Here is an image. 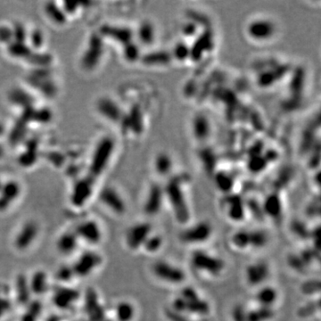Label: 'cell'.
<instances>
[{"mask_svg": "<svg viewBox=\"0 0 321 321\" xmlns=\"http://www.w3.org/2000/svg\"><path fill=\"white\" fill-rule=\"evenodd\" d=\"M188 271L202 281L221 280L227 270L226 260L207 247L192 249L188 258Z\"/></svg>", "mask_w": 321, "mask_h": 321, "instance_id": "cell-1", "label": "cell"}, {"mask_svg": "<svg viewBox=\"0 0 321 321\" xmlns=\"http://www.w3.org/2000/svg\"><path fill=\"white\" fill-rule=\"evenodd\" d=\"M168 307L188 316L194 321H205L213 312L209 300L201 291L189 285L179 288V293L172 299Z\"/></svg>", "mask_w": 321, "mask_h": 321, "instance_id": "cell-2", "label": "cell"}, {"mask_svg": "<svg viewBox=\"0 0 321 321\" xmlns=\"http://www.w3.org/2000/svg\"><path fill=\"white\" fill-rule=\"evenodd\" d=\"M270 243V235L262 227H238L227 235L230 251L245 255L264 250Z\"/></svg>", "mask_w": 321, "mask_h": 321, "instance_id": "cell-3", "label": "cell"}, {"mask_svg": "<svg viewBox=\"0 0 321 321\" xmlns=\"http://www.w3.org/2000/svg\"><path fill=\"white\" fill-rule=\"evenodd\" d=\"M149 273L155 282L171 288H181L189 279V271L169 259L158 258L149 266Z\"/></svg>", "mask_w": 321, "mask_h": 321, "instance_id": "cell-4", "label": "cell"}, {"mask_svg": "<svg viewBox=\"0 0 321 321\" xmlns=\"http://www.w3.org/2000/svg\"><path fill=\"white\" fill-rule=\"evenodd\" d=\"M215 236V227L211 220L202 219L192 220L185 226H182L178 232V241L180 244L192 249L207 247Z\"/></svg>", "mask_w": 321, "mask_h": 321, "instance_id": "cell-5", "label": "cell"}, {"mask_svg": "<svg viewBox=\"0 0 321 321\" xmlns=\"http://www.w3.org/2000/svg\"><path fill=\"white\" fill-rule=\"evenodd\" d=\"M272 273V266L268 261L255 260L245 266L243 278L247 286L255 290L269 284Z\"/></svg>", "mask_w": 321, "mask_h": 321, "instance_id": "cell-6", "label": "cell"}, {"mask_svg": "<svg viewBox=\"0 0 321 321\" xmlns=\"http://www.w3.org/2000/svg\"><path fill=\"white\" fill-rule=\"evenodd\" d=\"M155 231L150 221H137L128 227L124 236L126 247L131 251H141L144 244Z\"/></svg>", "mask_w": 321, "mask_h": 321, "instance_id": "cell-7", "label": "cell"}, {"mask_svg": "<svg viewBox=\"0 0 321 321\" xmlns=\"http://www.w3.org/2000/svg\"><path fill=\"white\" fill-rule=\"evenodd\" d=\"M248 37L257 41H266L272 39L277 32L276 25L267 18H255L246 26Z\"/></svg>", "mask_w": 321, "mask_h": 321, "instance_id": "cell-8", "label": "cell"}, {"mask_svg": "<svg viewBox=\"0 0 321 321\" xmlns=\"http://www.w3.org/2000/svg\"><path fill=\"white\" fill-rule=\"evenodd\" d=\"M221 213L227 222L240 225L247 218V207L240 199L225 200L220 204Z\"/></svg>", "mask_w": 321, "mask_h": 321, "instance_id": "cell-9", "label": "cell"}, {"mask_svg": "<svg viewBox=\"0 0 321 321\" xmlns=\"http://www.w3.org/2000/svg\"><path fill=\"white\" fill-rule=\"evenodd\" d=\"M280 300V293L279 288L273 285L267 284L255 289L254 296V304L262 307L275 309Z\"/></svg>", "mask_w": 321, "mask_h": 321, "instance_id": "cell-10", "label": "cell"}, {"mask_svg": "<svg viewBox=\"0 0 321 321\" xmlns=\"http://www.w3.org/2000/svg\"><path fill=\"white\" fill-rule=\"evenodd\" d=\"M165 202V194L164 190H161L159 188L151 190L147 194L146 201L144 202V213L147 217L158 216L160 214Z\"/></svg>", "mask_w": 321, "mask_h": 321, "instance_id": "cell-11", "label": "cell"}, {"mask_svg": "<svg viewBox=\"0 0 321 321\" xmlns=\"http://www.w3.org/2000/svg\"><path fill=\"white\" fill-rule=\"evenodd\" d=\"M75 234L79 239H83L88 244H98L101 241V227L94 220H85L80 223Z\"/></svg>", "mask_w": 321, "mask_h": 321, "instance_id": "cell-12", "label": "cell"}, {"mask_svg": "<svg viewBox=\"0 0 321 321\" xmlns=\"http://www.w3.org/2000/svg\"><path fill=\"white\" fill-rule=\"evenodd\" d=\"M100 263V258L95 253H87L80 255L78 258L76 265L74 267V272L80 276H87L94 271Z\"/></svg>", "mask_w": 321, "mask_h": 321, "instance_id": "cell-13", "label": "cell"}, {"mask_svg": "<svg viewBox=\"0 0 321 321\" xmlns=\"http://www.w3.org/2000/svg\"><path fill=\"white\" fill-rule=\"evenodd\" d=\"M165 244H166L165 237L160 231L155 230L151 235L150 238L147 239L146 244H144L141 251H143L145 255L154 257L160 255L161 251L165 247Z\"/></svg>", "mask_w": 321, "mask_h": 321, "instance_id": "cell-14", "label": "cell"}, {"mask_svg": "<svg viewBox=\"0 0 321 321\" xmlns=\"http://www.w3.org/2000/svg\"><path fill=\"white\" fill-rule=\"evenodd\" d=\"M103 198L111 199L112 201L105 202V205L117 215H123L126 213V203L119 193L112 189H106L103 192Z\"/></svg>", "mask_w": 321, "mask_h": 321, "instance_id": "cell-15", "label": "cell"}, {"mask_svg": "<svg viewBox=\"0 0 321 321\" xmlns=\"http://www.w3.org/2000/svg\"><path fill=\"white\" fill-rule=\"evenodd\" d=\"M116 316L118 321H133L136 318V308L130 301L122 300L116 307Z\"/></svg>", "mask_w": 321, "mask_h": 321, "instance_id": "cell-16", "label": "cell"}, {"mask_svg": "<svg viewBox=\"0 0 321 321\" xmlns=\"http://www.w3.org/2000/svg\"><path fill=\"white\" fill-rule=\"evenodd\" d=\"M37 231H38V227L35 224L30 222L25 225L22 227V230L19 232L16 241H15L18 247H27L29 244H32L36 238Z\"/></svg>", "mask_w": 321, "mask_h": 321, "instance_id": "cell-17", "label": "cell"}, {"mask_svg": "<svg viewBox=\"0 0 321 321\" xmlns=\"http://www.w3.org/2000/svg\"><path fill=\"white\" fill-rule=\"evenodd\" d=\"M79 239L76 234L63 235L58 241V249L63 254H70L74 251L76 246V240Z\"/></svg>", "mask_w": 321, "mask_h": 321, "instance_id": "cell-18", "label": "cell"}, {"mask_svg": "<svg viewBox=\"0 0 321 321\" xmlns=\"http://www.w3.org/2000/svg\"><path fill=\"white\" fill-rule=\"evenodd\" d=\"M315 280H308L302 286V292L309 299H311L312 297L315 298V293L319 295V284L315 286Z\"/></svg>", "mask_w": 321, "mask_h": 321, "instance_id": "cell-19", "label": "cell"}, {"mask_svg": "<svg viewBox=\"0 0 321 321\" xmlns=\"http://www.w3.org/2000/svg\"><path fill=\"white\" fill-rule=\"evenodd\" d=\"M164 316L167 321H194L192 318L181 313H178L177 311L171 310L170 307L165 308Z\"/></svg>", "mask_w": 321, "mask_h": 321, "instance_id": "cell-20", "label": "cell"}]
</instances>
